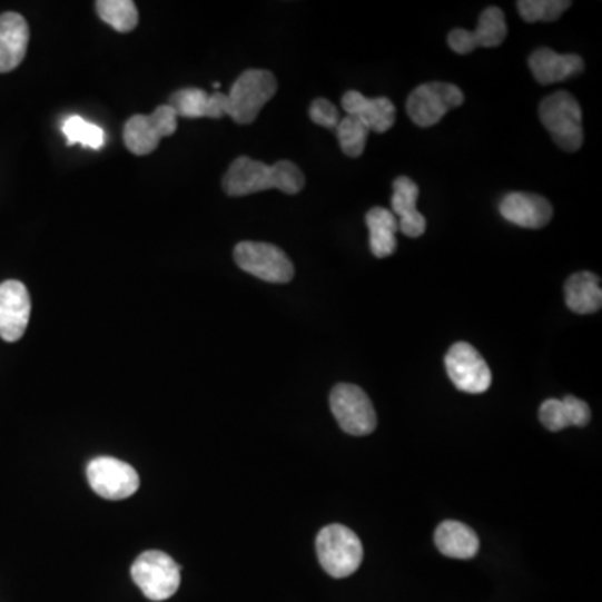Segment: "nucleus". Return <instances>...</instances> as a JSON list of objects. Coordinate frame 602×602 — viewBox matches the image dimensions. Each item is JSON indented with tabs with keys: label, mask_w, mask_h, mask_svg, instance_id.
<instances>
[{
	"label": "nucleus",
	"mask_w": 602,
	"mask_h": 602,
	"mask_svg": "<svg viewBox=\"0 0 602 602\" xmlns=\"http://www.w3.org/2000/svg\"><path fill=\"white\" fill-rule=\"evenodd\" d=\"M305 188V175L292 161L268 166L261 161L239 156L223 178V189L228 196H248L266 189H279L286 195H298Z\"/></svg>",
	"instance_id": "obj_1"
},
{
	"label": "nucleus",
	"mask_w": 602,
	"mask_h": 602,
	"mask_svg": "<svg viewBox=\"0 0 602 602\" xmlns=\"http://www.w3.org/2000/svg\"><path fill=\"white\" fill-rule=\"evenodd\" d=\"M317 554L322 568L332 578L354 574L364 561V545L351 529L341 524L327 525L317 537Z\"/></svg>",
	"instance_id": "obj_2"
},
{
	"label": "nucleus",
	"mask_w": 602,
	"mask_h": 602,
	"mask_svg": "<svg viewBox=\"0 0 602 602\" xmlns=\"http://www.w3.org/2000/svg\"><path fill=\"white\" fill-rule=\"evenodd\" d=\"M539 119L555 145L564 151L575 152L584 142L581 106L569 92L547 96L539 106Z\"/></svg>",
	"instance_id": "obj_3"
},
{
	"label": "nucleus",
	"mask_w": 602,
	"mask_h": 602,
	"mask_svg": "<svg viewBox=\"0 0 602 602\" xmlns=\"http://www.w3.org/2000/svg\"><path fill=\"white\" fill-rule=\"evenodd\" d=\"M278 82L275 76L263 69H248L243 72L228 96V112L226 116L238 125H251L258 118L266 102L276 95Z\"/></svg>",
	"instance_id": "obj_4"
},
{
	"label": "nucleus",
	"mask_w": 602,
	"mask_h": 602,
	"mask_svg": "<svg viewBox=\"0 0 602 602\" xmlns=\"http://www.w3.org/2000/svg\"><path fill=\"white\" fill-rule=\"evenodd\" d=\"M131 575L149 601H166L181 584L179 565L161 551L142 552L132 564Z\"/></svg>",
	"instance_id": "obj_5"
},
{
	"label": "nucleus",
	"mask_w": 602,
	"mask_h": 602,
	"mask_svg": "<svg viewBox=\"0 0 602 602\" xmlns=\"http://www.w3.org/2000/svg\"><path fill=\"white\" fill-rule=\"evenodd\" d=\"M236 265L268 283H288L295 276V266L278 246L269 243L241 241L235 246Z\"/></svg>",
	"instance_id": "obj_6"
},
{
	"label": "nucleus",
	"mask_w": 602,
	"mask_h": 602,
	"mask_svg": "<svg viewBox=\"0 0 602 602\" xmlns=\"http://www.w3.org/2000/svg\"><path fill=\"white\" fill-rule=\"evenodd\" d=\"M464 92L448 82H427L418 86L407 99V112L421 128H432L452 109L464 105Z\"/></svg>",
	"instance_id": "obj_7"
},
{
	"label": "nucleus",
	"mask_w": 602,
	"mask_h": 602,
	"mask_svg": "<svg viewBox=\"0 0 602 602\" xmlns=\"http://www.w3.org/2000/svg\"><path fill=\"white\" fill-rule=\"evenodd\" d=\"M330 407L342 431L355 437L372 434L377 427L374 404L357 385H337L332 391Z\"/></svg>",
	"instance_id": "obj_8"
},
{
	"label": "nucleus",
	"mask_w": 602,
	"mask_h": 602,
	"mask_svg": "<svg viewBox=\"0 0 602 602\" xmlns=\"http://www.w3.org/2000/svg\"><path fill=\"white\" fill-rule=\"evenodd\" d=\"M178 115L169 105L158 106L149 116L136 115L125 126V145L132 155H151L162 138L175 135Z\"/></svg>",
	"instance_id": "obj_9"
},
{
	"label": "nucleus",
	"mask_w": 602,
	"mask_h": 602,
	"mask_svg": "<svg viewBox=\"0 0 602 602\" xmlns=\"http://www.w3.org/2000/svg\"><path fill=\"white\" fill-rule=\"evenodd\" d=\"M445 371L452 384L465 394H484L491 388V368L484 357L467 342L452 345L445 355Z\"/></svg>",
	"instance_id": "obj_10"
},
{
	"label": "nucleus",
	"mask_w": 602,
	"mask_h": 602,
	"mask_svg": "<svg viewBox=\"0 0 602 602\" xmlns=\"http://www.w3.org/2000/svg\"><path fill=\"white\" fill-rule=\"evenodd\" d=\"M88 481L92 491L108 501L131 497L139 488V475L131 465L112 457L89 462Z\"/></svg>",
	"instance_id": "obj_11"
},
{
	"label": "nucleus",
	"mask_w": 602,
	"mask_h": 602,
	"mask_svg": "<svg viewBox=\"0 0 602 602\" xmlns=\"http://www.w3.org/2000/svg\"><path fill=\"white\" fill-rule=\"evenodd\" d=\"M31 296L24 283L8 279L0 283V338L14 344L24 337L31 318Z\"/></svg>",
	"instance_id": "obj_12"
},
{
	"label": "nucleus",
	"mask_w": 602,
	"mask_h": 602,
	"mask_svg": "<svg viewBox=\"0 0 602 602\" xmlns=\"http://www.w3.org/2000/svg\"><path fill=\"white\" fill-rule=\"evenodd\" d=\"M505 14L499 8H488L478 18L475 31L454 29L448 34V48L457 55H471L477 48H497L507 38Z\"/></svg>",
	"instance_id": "obj_13"
},
{
	"label": "nucleus",
	"mask_w": 602,
	"mask_h": 602,
	"mask_svg": "<svg viewBox=\"0 0 602 602\" xmlns=\"http://www.w3.org/2000/svg\"><path fill=\"white\" fill-rule=\"evenodd\" d=\"M499 211L512 225L529 229L544 228L554 213L551 203L534 193H509Z\"/></svg>",
	"instance_id": "obj_14"
},
{
	"label": "nucleus",
	"mask_w": 602,
	"mask_h": 602,
	"mask_svg": "<svg viewBox=\"0 0 602 602\" xmlns=\"http://www.w3.org/2000/svg\"><path fill=\"white\" fill-rule=\"evenodd\" d=\"M28 21L18 12H6L0 16V75L14 71L28 55Z\"/></svg>",
	"instance_id": "obj_15"
},
{
	"label": "nucleus",
	"mask_w": 602,
	"mask_h": 602,
	"mask_svg": "<svg viewBox=\"0 0 602 602\" xmlns=\"http://www.w3.org/2000/svg\"><path fill=\"white\" fill-rule=\"evenodd\" d=\"M345 112L361 119L371 131L387 132L397 119V109L388 98H365L362 92L348 91L342 98Z\"/></svg>",
	"instance_id": "obj_16"
},
{
	"label": "nucleus",
	"mask_w": 602,
	"mask_h": 602,
	"mask_svg": "<svg viewBox=\"0 0 602 602\" xmlns=\"http://www.w3.org/2000/svg\"><path fill=\"white\" fill-rule=\"evenodd\" d=\"M418 193V186L407 176L395 179L391 211L397 218L398 229L408 238H418L427 229V219L417 209Z\"/></svg>",
	"instance_id": "obj_17"
},
{
	"label": "nucleus",
	"mask_w": 602,
	"mask_h": 602,
	"mask_svg": "<svg viewBox=\"0 0 602 602\" xmlns=\"http://www.w3.org/2000/svg\"><path fill=\"white\" fill-rule=\"evenodd\" d=\"M169 106L176 115L186 119H221L228 112V96L223 92H208L198 88L179 89L169 99Z\"/></svg>",
	"instance_id": "obj_18"
},
{
	"label": "nucleus",
	"mask_w": 602,
	"mask_h": 602,
	"mask_svg": "<svg viewBox=\"0 0 602 602\" xmlns=\"http://www.w3.org/2000/svg\"><path fill=\"white\" fill-rule=\"evenodd\" d=\"M529 68L539 85L562 82L584 69V61L578 55H557L549 48L537 49L529 58Z\"/></svg>",
	"instance_id": "obj_19"
},
{
	"label": "nucleus",
	"mask_w": 602,
	"mask_h": 602,
	"mask_svg": "<svg viewBox=\"0 0 602 602\" xmlns=\"http://www.w3.org/2000/svg\"><path fill=\"white\" fill-rule=\"evenodd\" d=\"M565 305L578 315H591L601 310V278L591 272H579L569 276L564 285Z\"/></svg>",
	"instance_id": "obj_20"
},
{
	"label": "nucleus",
	"mask_w": 602,
	"mask_h": 602,
	"mask_svg": "<svg viewBox=\"0 0 602 602\" xmlns=\"http://www.w3.org/2000/svg\"><path fill=\"white\" fill-rule=\"evenodd\" d=\"M435 544L442 554L452 559H472L478 552V537L468 525L445 521L435 531Z\"/></svg>",
	"instance_id": "obj_21"
},
{
	"label": "nucleus",
	"mask_w": 602,
	"mask_h": 602,
	"mask_svg": "<svg viewBox=\"0 0 602 602\" xmlns=\"http://www.w3.org/2000/svg\"><path fill=\"white\" fill-rule=\"evenodd\" d=\"M368 231H371V249L375 258H387L397 251L398 221L391 209L372 208L365 216Z\"/></svg>",
	"instance_id": "obj_22"
},
{
	"label": "nucleus",
	"mask_w": 602,
	"mask_h": 602,
	"mask_svg": "<svg viewBox=\"0 0 602 602\" xmlns=\"http://www.w3.org/2000/svg\"><path fill=\"white\" fill-rule=\"evenodd\" d=\"M99 18L115 31L126 34L135 31L139 24V12L132 0H99L96 2Z\"/></svg>",
	"instance_id": "obj_23"
},
{
	"label": "nucleus",
	"mask_w": 602,
	"mask_h": 602,
	"mask_svg": "<svg viewBox=\"0 0 602 602\" xmlns=\"http://www.w3.org/2000/svg\"><path fill=\"white\" fill-rule=\"evenodd\" d=\"M335 131H337L338 145L348 158H361L364 155L371 129L361 119L347 115L341 119Z\"/></svg>",
	"instance_id": "obj_24"
},
{
	"label": "nucleus",
	"mask_w": 602,
	"mask_h": 602,
	"mask_svg": "<svg viewBox=\"0 0 602 602\" xmlns=\"http://www.w3.org/2000/svg\"><path fill=\"white\" fill-rule=\"evenodd\" d=\"M569 0H519L517 11L529 24L554 22L571 8Z\"/></svg>",
	"instance_id": "obj_25"
},
{
	"label": "nucleus",
	"mask_w": 602,
	"mask_h": 602,
	"mask_svg": "<svg viewBox=\"0 0 602 602\" xmlns=\"http://www.w3.org/2000/svg\"><path fill=\"white\" fill-rule=\"evenodd\" d=\"M68 145H82L86 148L99 149L105 145V131L99 126L86 121L81 116H71L62 126Z\"/></svg>",
	"instance_id": "obj_26"
},
{
	"label": "nucleus",
	"mask_w": 602,
	"mask_h": 602,
	"mask_svg": "<svg viewBox=\"0 0 602 602\" xmlns=\"http://www.w3.org/2000/svg\"><path fill=\"white\" fill-rule=\"evenodd\" d=\"M539 418L547 431L559 432L562 428L571 427L569 425L568 412H565L564 402L557 398H549L539 408Z\"/></svg>",
	"instance_id": "obj_27"
},
{
	"label": "nucleus",
	"mask_w": 602,
	"mask_h": 602,
	"mask_svg": "<svg viewBox=\"0 0 602 602\" xmlns=\"http://www.w3.org/2000/svg\"><path fill=\"white\" fill-rule=\"evenodd\" d=\"M310 119L315 125L322 126V128L335 129L341 122V112H338L337 106L328 99L318 98L312 102L310 106Z\"/></svg>",
	"instance_id": "obj_28"
},
{
	"label": "nucleus",
	"mask_w": 602,
	"mask_h": 602,
	"mask_svg": "<svg viewBox=\"0 0 602 602\" xmlns=\"http://www.w3.org/2000/svg\"><path fill=\"white\" fill-rule=\"evenodd\" d=\"M564 402L565 412H568L569 425L574 427H585L591 421V408L581 398L574 397V395H568L562 398Z\"/></svg>",
	"instance_id": "obj_29"
},
{
	"label": "nucleus",
	"mask_w": 602,
	"mask_h": 602,
	"mask_svg": "<svg viewBox=\"0 0 602 602\" xmlns=\"http://www.w3.org/2000/svg\"><path fill=\"white\" fill-rule=\"evenodd\" d=\"M213 88L219 89V88H221V85H219V82H215V85H213Z\"/></svg>",
	"instance_id": "obj_30"
}]
</instances>
